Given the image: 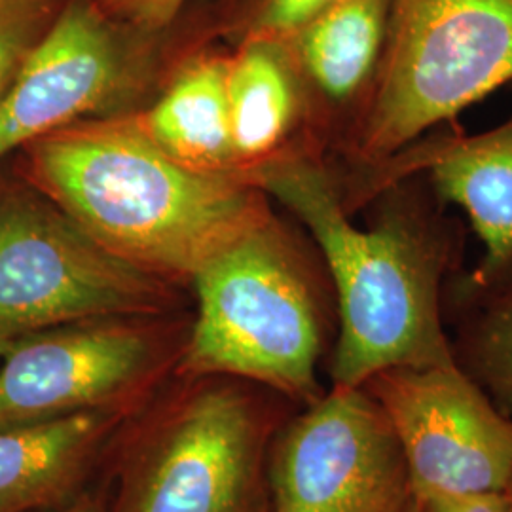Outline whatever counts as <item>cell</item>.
Masks as SVG:
<instances>
[{
    "instance_id": "1",
    "label": "cell",
    "mask_w": 512,
    "mask_h": 512,
    "mask_svg": "<svg viewBox=\"0 0 512 512\" xmlns=\"http://www.w3.org/2000/svg\"><path fill=\"white\" fill-rule=\"evenodd\" d=\"M308 230L336 296L334 387H361L393 366L456 363L444 289L461 270L465 226L423 173L376 192L366 228L353 224L325 158L285 156L239 171Z\"/></svg>"
},
{
    "instance_id": "2",
    "label": "cell",
    "mask_w": 512,
    "mask_h": 512,
    "mask_svg": "<svg viewBox=\"0 0 512 512\" xmlns=\"http://www.w3.org/2000/svg\"><path fill=\"white\" fill-rule=\"evenodd\" d=\"M25 148L40 194L152 274H196L272 213L243 175L181 164L137 118L76 122Z\"/></svg>"
},
{
    "instance_id": "3",
    "label": "cell",
    "mask_w": 512,
    "mask_h": 512,
    "mask_svg": "<svg viewBox=\"0 0 512 512\" xmlns=\"http://www.w3.org/2000/svg\"><path fill=\"white\" fill-rule=\"evenodd\" d=\"M192 277L198 319L188 368L251 378L306 403L321 399L319 279L300 243L272 213Z\"/></svg>"
},
{
    "instance_id": "4",
    "label": "cell",
    "mask_w": 512,
    "mask_h": 512,
    "mask_svg": "<svg viewBox=\"0 0 512 512\" xmlns=\"http://www.w3.org/2000/svg\"><path fill=\"white\" fill-rule=\"evenodd\" d=\"M512 84V0H391L384 57L342 147L351 169L395 156Z\"/></svg>"
},
{
    "instance_id": "5",
    "label": "cell",
    "mask_w": 512,
    "mask_h": 512,
    "mask_svg": "<svg viewBox=\"0 0 512 512\" xmlns=\"http://www.w3.org/2000/svg\"><path fill=\"white\" fill-rule=\"evenodd\" d=\"M158 274L114 255L40 192L0 196V332L164 308Z\"/></svg>"
},
{
    "instance_id": "6",
    "label": "cell",
    "mask_w": 512,
    "mask_h": 512,
    "mask_svg": "<svg viewBox=\"0 0 512 512\" xmlns=\"http://www.w3.org/2000/svg\"><path fill=\"white\" fill-rule=\"evenodd\" d=\"M275 512H408L403 446L365 387H334L291 421L270 463Z\"/></svg>"
},
{
    "instance_id": "7",
    "label": "cell",
    "mask_w": 512,
    "mask_h": 512,
    "mask_svg": "<svg viewBox=\"0 0 512 512\" xmlns=\"http://www.w3.org/2000/svg\"><path fill=\"white\" fill-rule=\"evenodd\" d=\"M363 387L397 433L414 497L509 492L512 418L458 363L385 368Z\"/></svg>"
},
{
    "instance_id": "8",
    "label": "cell",
    "mask_w": 512,
    "mask_h": 512,
    "mask_svg": "<svg viewBox=\"0 0 512 512\" xmlns=\"http://www.w3.org/2000/svg\"><path fill=\"white\" fill-rule=\"evenodd\" d=\"M165 31L112 18L97 0H65L0 101V158L120 99Z\"/></svg>"
},
{
    "instance_id": "9",
    "label": "cell",
    "mask_w": 512,
    "mask_h": 512,
    "mask_svg": "<svg viewBox=\"0 0 512 512\" xmlns=\"http://www.w3.org/2000/svg\"><path fill=\"white\" fill-rule=\"evenodd\" d=\"M260 429L228 389L183 404L148 450L126 512H247L255 497Z\"/></svg>"
},
{
    "instance_id": "10",
    "label": "cell",
    "mask_w": 512,
    "mask_h": 512,
    "mask_svg": "<svg viewBox=\"0 0 512 512\" xmlns=\"http://www.w3.org/2000/svg\"><path fill=\"white\" fill-rule=\"evenodd\" d=\"M154 359L150 334L120 317L18 336L0 361V427L93 410L145 376Z\"/></svg>"
},
{
    "instance_id": "11",
    "label": "cell",
    "mask_w": 512,
    "mask_h": 512,
    "mask_svg": "<svg viewBox=\"0 0 512 512\" xmlns=\"http://www.w3.org/2000/svg\"><path fill=\"white\" fill-rule=\"evenodd\" d=\"M423 173L440 198L458 205L484 245V255L461 277L475 287L497 281L512 268V112L497 128L467 135L458 120L442 124L395 156L336 177L349 213L387 184Z\"/></svg>"
},
{
    "instance_id": "12",
    "label": "cell",
    "mask_w": 512,
    "mask_h": 512,
    "mask_svg": "<svg viewBox=\"0 0 512 512\" xmlns=\"http://www.w3.org/2000/svg\"><path fill=\"white\" fill-rule=\"evenodd\" d=\"M391 0H332L283 40L310 93L321 135L340 147L365 112L384 57Z\"/></svg>"
},
{
    "instance_id": "13",
    "label": "cell",
    "mask_w": 512,
    "mask_h": 512,
    "mask_svg": "<svg viewBox=\"0 0 512 512\" xmlns=\"http://www.w3.org/2000/svg\"><path fill=\"white\" fill-rule=\"evenodd\" d=\"M226 90L239 171L285 156L325 158L310 93L283 40L239 42Z\"/></svg>"
},
{
    "instance_id": "14",
    "label": "cell",
    "mask_w": 512,
    "mask_h": 512,
    "mask_svg": "<svg viewBox=\"0 0 512 512\" xmlns=\"http://www.w3.org/2000/svg\"><path fill=\"white\" fill-rule=\"evenodd\" d=\"M230 57L200 52L184 61L171 86L137 124L181 164L230 173L238 165L228 109Z\"/></svg>"
},
{
    "instance_id": "15",
    "label": "cell",
    "mask_w": 512,
    "mask_h": 512,
    "mask_svg": "<svg viewBox=\"0 0 512 512\" xmlns=\"http://www.w3.org/2000/svg\"><path fill=\"white\" fill-rule=\"evenodd\" d=\"M95 412L0 427V512H27L65 494L105 431Z\"/></svg>"
},
{
    "instance_id": "16",
    "label": "cell",
    "mask_w": 512,
    "mask_h": 512,
    "mask_svg": "<svg viewBox=\"0 0 512 512\" xmlns=\"http://www.w3.org/2000/svg\"><path fill=\"white\" fill-rule=\"evenodd\" d=\"M448 311H454L456 363L512 418V268L484 287L469 285L459 270L444 289Z\"/></svg>"
},
{
    "instance_id": "17",
    "label": "cell",
    "mask_w": 512,
    "mask_h": 512,
    "mask_svg": "<svg viewBox=\"0 0 512 512\" xmlns=\"http://www.w3.org/2000/svg\"><path fill=\"white\" fill-rule=\"evenodd\" d=\"M65 0H0V101Z\"/></svg>"
},
{
    "instance_id": "18",
    "label": "cell",
    "mask_w": 512,
    "mask_h": 512,
    "mask_svg": "<svg viewBox=\"0 0 512 512\" xmlns=\"http://www.w3.org/2000/svg\"><path fill=\"white\" fill-rule=\"evenodd\" d=\"M332 0H239L230 29L245 40H287Z\"/></svg>"
},
{
    "instance_id": "19",
    "label": "cell",
    "mask_w": 512,
    "mask_h": 512,
    "mask_svg": "<svg viewBox=\"0 0 512 512\" xmlns=\"http://www.w3.org/2000/svg\"><path fill=\"white\" fill-rule=\"evenodd\" d=\"M112 18L137 29L160 33L175 25L188 0H97Z\"/></svg>"
},
{
    "instance_id": "20",
    "label": "cell",
    "mask_w": 512,
    "mask_h": 512,
    "mask_svg": "<svg viewBox=\"0 0 512 512\" xmlns=\"http://www.w3.org/2000/svg\"><path fill=\"white\" fill-rule=\"evenodd\" d=\"M416 512H511L509 494L446 495L414 497Z\"/></svg>"
},
{
    "instance_id": "21",
    "label": "cell",
    "mask_w": 512,
    "mask_h": 512,
    "mask_svg": "<svg viewBox=\"0 0 512 512\" xmlns=\"http://www.w3.org/2000/svg\"><path fill=\"white\" fill-rule=\"evenodd\" d=\"M14 340H16L14 336H8V334H2V332H0V361L4 359V355L12 348Z\"/></svg>"
},
{
    "instance_id": "22",
    "label": "cell",
    "mask_w": 512,
    "mask_h": 512,
    "mask_svg": "<svg viewBox=\"0 0 512 512\" xmlns=\"http://www.w3.org/2000/svg\"><path fill=\"white\" fill-rule=\"evenodd\" d=\"M54 512H95L92 505L90 503H73L71 507H65V509H59V511Z\"/></svg>"
},
{
    "instance_id": "23",
    "label": "cell",
    "mask_w": 512,
    "mask_h": 512,
    "mask_svg": "<svg viewBox=\"0 0 512 512\" xmlns=\"http://www.w3.org/2000/svg\"><path fill=\"white\" fill-rule=\"evenodd\" d=\"M507 494H509V501H511V512H512V484H511V488H509V492H507Z\"/></svg>"
},
{
    "instance_id": "24",
    "label": "cell",
    "mask_w": 512,
    "mask_h": 512,
    "mask_svg": "<svg viewBox=\"0 0 512 512\" xmlns=\"http://www.w3.org/2000/svg\"><path fill=\"white\" fill-rule=\"evenodd\" d=\"M408 512H416V505H414V503L410 505V509H408Z\"/></svg>"
}]
</instances>
